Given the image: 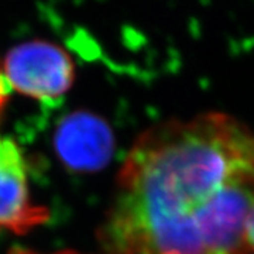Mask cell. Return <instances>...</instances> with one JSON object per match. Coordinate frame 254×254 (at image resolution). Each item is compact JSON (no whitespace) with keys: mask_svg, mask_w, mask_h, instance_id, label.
<instances>
[{"mask_svg":"<svg viewBox=\"0 0 254 254\" xmlns=\"http://www.w3.org/2000/svg\"><path fill=\"white\" fill-rule=\"evenodd\" d=\"M1 66L11 91L40 102L60 99L69 91L75 78L73 63L68 53L40 40L10 50Z\"/></svg>","mask_w":254,"mask_h":254,"instance_id":"obj_2","label":"cell"},{"mask_svg":"<svg viewBox=\"0 0 254 254\" xmlns=\"http://www.w3.org/2000/svg\"><path fill=\"white\" fill-rule=\"evenodd\" d=\"M60 160L75 171H96L110 161L115 138L109 125L99 116L75 112L66 116L55 133Z\"/></svg>","mask_w":254,"mask_h":254,"instance_id":"obj_4","label":"cell"},{"mask_svg":"<svg viewBox=\"0 0 254 254\" xmlns=\"http://www.w3.org/2000/svg\"><path fill=\"white\" fill-rule=\"evenodd\" d=\"M50 213L30 196L26 158L13 140L0 137V232L24 235L44 225Z\"/></svg>","mask_w":254,"mask_h":254,"instance_id":"obj_3","label":"cell"},{"mask_svg":"<svg viewBox=\"0 0 254 254\" xmlns=\"http://www.w3.org/2000/svg\"><path fill=\"white\" fill-rule=\"evenodd\" d=\"M10 92H11V86L9 85V82L4 76V72H3V66L0 64V116L4 110V106L7 103V99L10 96Z\"/></svg>","mask_w":254,"mask_h":254,"instance_id":"obj_5","label":"cell"},{"mask_svg":"<svg viewBox=\"0 0 254 254\" xmlns=\"http://www.w3.org/2000/svg\"><path fill=\"white\" fill-rule=\"evenodd\" d=\"M246 242L250 254H254V206L247 219V226H246Z\"/></svg>","mask_w":254,"mask_h":254,"instance_id":"obj_6","label":"cell"},{"mask_svg":"<svg viewBox=\"0 0 254 254\" xmlns=\"http://www.w3.org/2000/svg\"><path fill=\"white\" fill-rule=\"evenodd\" d=\"M10 254H38L34 253V252H30V250H24V249H13ZM54 254H79L76 252H72V250H64V252H58V253Z\"/></svg>","mask_w":254,"mask_h":254,"instance_id":"obj_7","label":"cell"},{"mask_svg":"<svg viewBox=\"0 0 254 254\" xmlns=\"http://www.w3.org/2000/svg\"><path fill=\"white\" fill-rule=\"evenodd\" d=\"M254 130L223 112L137 137L99 230L103 254H250Z\"/></svg>","mask_w":254,"mask_h":254,"instance_id":"obj_1","label":"cell"}]
</instances>
